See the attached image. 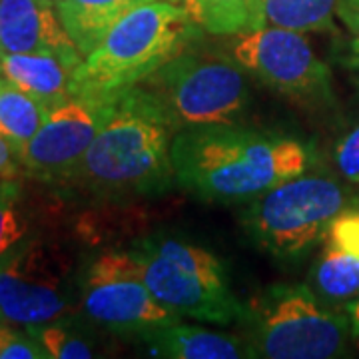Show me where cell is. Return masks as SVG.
Instances as JSON below:
<instances>
[{
    "label": "cell",
    "mask_w": 359,
    "mask_h": 359,
    "mask_svg": "<svg viewBox=\"0 0 359 359\" xmlns=\"http://www.w3.org/2000/svg\"><path fill=\"white\" fill-rule=\"evenodd\" d=\"M50 108L16 88L6 80L0 84V136L13 140L20 150L44 124Z\"/></svg>",
    "instance_id": "18"
},
{
    "label": "cell",
    "mask_w": 359,
    "mask_h": 359,
    "mask_svg": "<svg viewBox=\"0 0 359 359\" xmlns=\"http://www.w3.org/2000/svg\"><path fill=\"white\" fill-rule=\"evenodd\" d=\"M351 32H353V39H351V46H349V54H351V66L359 70V13L353 18V22L349 25Z\"/></svg>",
    "instance_id": "26"
},
{
    "label": "cell",
    "mask_w": 359,
    "mask_h": 359,
    "mask_svg": "<svg viewBox=\"0 0 359 359\" xmlns=\"http://www.w3.org/2000/svg\"><path fill=\"white\" fill-rule=\"evenodd\" d=\"M347 320H349V330L351 335H359V297L347 304Z\"/></svg>",
    "instance_id": "27"
},
{
    "label": "cell",
    "mask_w": 359,
    "mask_h": 359,
    "mask_svg": "<svg viewBox=\"0 0 359 359\" xmlns=\"http://www.w3.org/2000/svg\"><path fill=\"white\" fill-rule=\"evenodd\" d=\"M82 306L96 323L120 334H142L178 320L144 282L132 252L98 256L82 278Z\"/></svg>",
    "instance_id": "10"
},
{
    "label": "cell",
    "mask_w": 359,
    "mask_h": 359,
    "mask_svg": "<svg viewBox=\"0 0 359 359\" xmlns=\"http://www.w3.org/2000/svg\"><path fill=\"white\" fill-rule=\"evenodd\" d=\"M142 2L146 0H54L60 22L84 58L124 14Z\"/></svg>",
    "instance_id": "16"
},
{
    "label": "cell",
    "mask_w": 359,
    "mask_h": 359,
    "mask_svg": "<svg viewBox=\"0 0 359 359\" xmlns=\"http://www.w3.org/2000/svg\"><path fill=\"white\" fill-rule=\"evenodd\" d=\"M78 66L56 54H0L4 80L48 108L74 96L72 86Z\"/></svg>",
    "instance_id": "13"
},
{
    "label": "cell",
    "mask_w": 359,
    "mask_h": 359,
    "mask_svg": "<svg viewBox=\"0 0 359 359\" xmlns=\"http://www.w3.org/2000/svg\"><path fill=\"white\" fill-rule=\"evenodd\" d=\"M4 82V76H2V68H0V84Z\"/></svg>",
    "instance_id": "30"
},
{
    "label": "cell",
    "mask_w": 359,
    "mask_h": 359,
    "mask_svg": "<svg viewBox=\"0 0 359 359\" xmlns=\"http://www.w3.org/2000/svg\"><path fill=\"white\" fill-rule=\"evenodd\" d=\"M250 358L327 359L346 349L349 320L323 308L304 283H276L248 308Z\"/></svg>",
    "instance_id": "6"
},
{
    "label": "cell",
    "mask_w": 359,
    "mask_h": 359,
    "mask_svg": "<svg viewBox=\"0 0 359 359\" xmlns=\"http://www.w3.org/2000/svg\"><path fill=\"white\" fill-rule=\"evenodd\" d=\"M142 339L150 344L156 355L172 359H238L250 358L248 346L230 335L210 332L178 321L156 325L142 332Z\"/></svg>",
    "instance_id": "14"
},
{
    "label": "cell",
    "mask_w": 359,
    "mask_h": 359,
    "mask_svg": "<svg viewBox=\"0 0 359 359\" xmlns=\"http://www.w3.org/2000/svg\"><path fill=\"white\" fill-rule=\"evenodd\" d=\"M311 278L316 294L323 299L353 302L359 297V257L327 240Z\"/></svg>",
    "instance_id": "17"
},
{
    "label": "cell",
    "mask_w": 359,
    "mask_h": 359,
    "mask_svg": "<svg viewBox=\"0 0 359 359\" xmlns=\"http://www.w3.org/2000/svg\"><path fill=\"white\" fill-rule=\"evenodd\" d=\"M200 26L188 11L166 0H146L124 14L74 74V96L116 100L168 60L192 48Z\"/></svg>",
    "instance_id": "3"
},
{
    "label": "cell",
    "mask_w": 359,
    "mask_h": 359,
    "mask_svg": "<svg viewBox=\"0 0 359 359\" xmlns=\"http://www.w3.org/2000/svg\"><path fill=\"white\" fill-rule=\"evenodd\" d=\"M344 210L346 194L337 182L302 174L254 198L242 224L257 248L292 259L325 238Z\"/></svg>",
    "instance_id": "7"
},
{
    "label": "cell",
    "mask_w": 359,
    "mask_h": 359,
    "mask_svg": "<svg viewBox=\"0 0 359 359\" xmlns=\"http://www.w3.org/2000/svg\"><path fill=\"white\" fill-rule=\"evenodd\" d=\"M26 330L42 344L48 358L90 359L94 355L92 347L82 337H78L76 334H72L70 330H66L62 325H54L52 321L50 323H40V325H30Z\"/></svg>",
    "instance_id": "21"
},
{
    "label": "cell",
    "mask_w": 359,
    "mask_h": 359,
    "mask_svg": "<svg viewBox=\"0 0 359 359\" xmlns=\"http://www.w3.org/2000/svg\"><path fill=\"white\" fill-rule=\"evenodd\" d=\"M325 240L334 242L339 248H344L347 252H351L353 256L359 257V208H353V210L346 208L334 219Z\"/></svg>",
    "instance_id": "23"
},
{
    "label": "cell",
    "mask_w": 359,
    "mask_h": 359,
    "mask_svg": "<svg viewBox=\"0 0 359 359\" xmlns=\"http://www.w3.org/2000/svg\"><path fill=\"white\" fill-rule=\"evenodd\" d=\"M359 0H257V28L278 26L295 32H332L339 14L349 26Z\"/></svg>",
    "instance_id": "15"
},
{
    "label": "cell",
    "mask_w": 359,
    "mask_h": 359,
    "mask_svg": "<svg viewBox=\"0 0 359 359\" xmlns=\"http://www.w3.org/2000/svg\"><path fill=\"white\" fill-rule=\"evenodd\" d=\"M231 58L290 98L302 102L332 100V70L316 56L302 32L262 26L236 34Z\"/></svg>",
    "instance_id": "9"
},
{
    "label": "cell",
    "mask_w": 359,
    "mask_h": 359,
    "mask_svg": "<svg viewBox=\"0 0 359 359\" xmlns=\"http://www.w3.org/2000/svg\"><path fill=\"white\" fill-rule=\"evenodd\" d=\"M48 353L39 339L26 332H18L6 323L0 334V359H46Z\"/></svg>",
    "instance_id": "22"
},
{
    "label": "cell",
    "mask_w": 359,
    "mask_h": 359,
    "mask_svg": "<svg viewBox=\"0 0 359 359\" xmlns=\"http://www.w3.org/2000/svg\"><path fill=\"white\" fill-rule=\"evenodd\" d=\"M242 70L233 58L188 48L136 86L154 100L178 134L198 126L236 124L250 102Z\"/></svg>",
    "instance_id": "4"
},
{
    "label": "cell",
    "mask_w": 359,
    "mask_h": 359,
    "mask_svg": "<svg viewBox=\"0 0 359 359\" xmlns=\"http://www.w3.org/2000/svg\"><path fill=\"white\" fill-rule=\"evenodd\" d=\"M154 297L176 316L228 325L245 321L248 308L231 292L218 257L200 245L148 238L132 252Z\"/></svg>",
    "instance_id": "5"
},
{
    "label": "cell",
    "mask_w": 359,
    "mask_h": 359,
    "mask_svg": "<svg viewBox=\"0 0 359 359\" xmlns=\"http://www.w3.org/2000/svg\"><path fill=\"white\" fill-rule=\"evenodd\" d=\"M166 2H174V4H180V6H182V2H184V0H166Z\"/></svg>",
    "instance_id": "29"
},
{
    "label": "cell",
    "mask_w": 359,
    "mask_h": 359,
    "mask_svg": "<svg viewBox=\"0 0 359 359\" xmlns=\"http://www.w3.org/2000/svg\"><path fill=\"white\" fill-rule=\"evenodd\" d=\"M70 306V264L56 245L25 240L0 264V320L30 327L58 321Z\"/></svg>",
    "instance_id": "8"
},
{
    "label": "cell",
    "mask_w": 359,
    "mask_h": 359,
    "mask_svg": "<svg viewBox=\"0 0 359 359\" xmlns=\"http://www.w3.org/2000/svg\"><path fill=\"white\" fill-rule=\"evenodd\" d=\"M22 170L20 148L13 140L0 136V178H16Z\"/></svg>",
    "instance_id": "25"
},
{
    "label": "cell",
    "mask_w": 359,
    "mask_h": 359,
    "mask_svg": "<svg viewBox=\"0 0 359 359\" xmlns=\"http://www.w3.org/2000/svg\"><path fill=\"white\" fill-rule=\"evenodd\" d=\"M358 347H359V335H358Z\"/></svg>",
    "instance_id": "31"
},
{
    "label": "cell",
    "mask_w": 359,
    "mask_h": 359,
    "mask_svg": "<svg viewBox=\"0 0 359 359\" xmlns=\"http://www.w3.org/2000/svg\"><path fill=\"white\" fill-rule=\"evenodd\" d=\"M114 100L72 96L50 108L44 124L20 150V164L28 176L65 184L112 110Z\"/></svg>",
    "instance_id": "11"
},
{
    "label": "cell",
    "mask_w": 359,
    "mask_h": 359,
    "mask_svg": "<svg viewBox=\"0 0 359 359\" xmlns=\"http://www.w3.org/2000/svg\"><path fill=\"white\" fill-rule=\"evenodd\" d=\"M11 182H13V178H0V192H4L11 186Z\"/></svg>",
    "instance_id": "28"
},
{
    "label": "cell",
    "mask_w": 359,
    "mask_h": 359,
    "mask_svg": "<svg viewBox=\"0 0 359 359\" xmlns=\"http://www.w3.org/2000/svg\"><path fill=\"white\" fill-rule=\"evenodd\" d=\"M0 54H56L82 65L54 0H0Z\"/></svg>",
    "instance_id": "12"
},
{
    "label": "cell",
    "mask_w": 359,
    "mask_h": 359,
    "mask_svg": "<svg viewBox=\"0 0 359 359\" xmlns=\"http://www.w3.org/2000/svg\"><path fill=\"white\" fill-rule=\"evenodd\" d=\"M176 184L205 202L254 200L311 166L308 146L233 124L198 126L172 142Z\"/></svg>",
    "instance_id": "1"
},
{
    "label": "cell",
    "mask_w": 359,
    "mask_h": 359,
    "mask_svg": "<svg viewBox=\"0 0 359 359\" xmlns=\"http://www.w3.org/2000/svg\"><path fill=\"white\" fill-rule=\"evenodd\" d=\"M176 132L154 100L132 86L112 104L86 154L65 184L96 194L166 192L174 180L172 142Z\"/></svg>",
    "instance_id": "2"
},
{
    "label": "cell",
    "mask_w": 359,
    "mask_h": 359,
    "mask_svg": "<svg viewBox=\"0 0 359 359\" xmlns=\"http://www.w3.org/2000/svg\"><path fill=\"white\" fill-rule=\"evenodd\" d=\"M182 6L210 34H240L257 28V0H184Z\"/></svg>",
    "instance_id": "19"
},
{
    "label": "cell",
    "mask_w": 359,
    "mask_h": 359,
    "mask_svg": "<svg viewBox=\"0 0 359 359\" xmlns=\"http://www.w3.org/2000/svg\"><path fill=\"white\" fill-rule=\"evenodd\" d=\"M18 194L20 186L16 180L11 182L4 192H0V264L18 250L28 233V224L16 205Z\"/></svg>",
    "instance_id": "20"
},
{
    "label": "cell",
    "mask_w": 359,
    "mask_h": 359,
    "mask_svg": "<svg viewBox=\"0 0 359 359\" xmlns=\"http://www.w3.org/2000/svg\"><path fill=\"white\" fill-rule=\"evenodd\" d=\"M335 164L344 178L359 184V124L337 144Z\"/></svg>",
    "instance_id": "24"
}]
</instances>
